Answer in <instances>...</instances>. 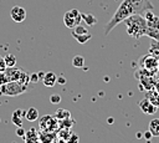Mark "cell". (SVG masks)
<instances>
[{"label":"cell","mask_w":159,"mask_h":143,"mask_svg":"<svg viewBox=\"0 0 159 143\" xmlns=\"http://www.w3.org/2000/svg\"><path fill=\"white\" fill-rule=\"evenodd\" d=\"M133 14H137V11H135V7L132 4V1L130 0H123L120 2V5L118 6V9L116 10V12L112 15V17L104 25V35H108L118 24L123 22L127 17H129Z\"/></svg>","instance_id":"cell-1"},{"label":"cell","mask_w":159,"mask_h":143,"mask_svg":"<svg viewBox=\"0 0 159 143\" xmlns=\"http://www.w3.org/2000/svg\"><path fill=\"white\" fill-rule=\"evenodd\" d=\"M127 27V34L134 39H140L147 34V20L140 14H133L124 21Z\"/></svg>","instance_id":"cell-2"},{"label":"cell","mask_w":159,"mask_h":143,"mask_svg":"<svg viewBox=\"0 0 159 143\" xmlns=\"http://www.w3.org/2000/svg\"><path fill=\"white\" fill-rule=\"evenodd\" d=\"M1 88H2V95L15 97V96L25 93L27 91V85L21 83L20 81H9L1 85Z\"/></svg>","instance_id":"cell-3"},{"label":"cell","mask_w":159,"mask_h":143,"mask_svg":"<svg viewBox=\"0 0 159 143\" xmlns=\"http://www.w3.org/2000/svg\"><path fill=\"white\" fill-rule=\"evenodd\" d=\"M81 21H82V16L77 9H71L68 11H66L63 15V24L68 29H73L76 25L81 24Z\"/></svg>","instance_id":"cell-4"},{"label":"cell","mask_w":159,"mask_h":143,"mask_svg":"<svg viewBox=\"0 0 159 143\" xmlns=\"http://www.w3.org/2000/svg\"><path fill=\"white\" fill-rule=\"evenodd\" d=\"M145 36H149L152 40L159 41V16L154 15V17L149 21H147V34Z\"/></svg>","instance_id":"cell-5"},{"label":"cell","mask_w":159,"mask_h":143,"mask_svg":"<svg viewBox=\"0 0 159 143\" xmlns=\"http://www.w3.org/2000/svg\"><path fill=\"white\" fill-rule=\"evenodd\" d=\"M58 124H60V122H58L55 117L48 116V114L43 116V117L40 119V128H41V131H50V132H53V131L58 127Z\"/></svg>","instance_id":"cell-6"},{"label":"cell","mask_w":159,"mask_h":143,"mask_svg":"<svg viewBox=\"0 0 159 143\" xmlns=\"http://www.w3.org/2000/svg\"><path fill=\"white\" fill-rule=\"evenodd\" d=\"M140 58H142L140 60V63H142V66H143L144 70H148V71H153L154 72L158 68V66H159L158 58L155 56H153L152 53L145 55V56H143Z\"/></svg>","instance_id":"cell-7"},{"label":"cell","mask_w":159,"mask_h":143,"mask_svg":"<svg viewBox=\"0 0 159 143\" xmlns=\"http://www.w3.org/2000/svg\"><path fill=\"white\" fill-rule=\"evenodd\" d=\"M10 16L15 22H22L26 19V10L22 6H12L10 10Z\"/></svg>","instance_id":"cell-8"},{"label":"cell","mask_w":159,"mask_h":143,"mask_svg":"<svg viewBox=\"0 0 159 143\" xmlns=\"http://www.w3.org/2000/svg\"><path fill=\"white\" fill-rule=\"evenodd\" d=\"M138 106H139L140 111H142L143 113H145V114H154V113L158 111V107H155L147 97L143 98L142 101H139Z\"/></svg>","instance_id":"cell-9"},{"label":"cell","mask_w":159,"mask_h":143,"mask_svg":"<svg viewBox=\"0 0 159 143\" xmlns=\"http://www.w3.org/2000/svg\"><path fill=\"white\" fill-rule=\"evenodd\" d=\"M39 142L40 143H55L56 133L50 132V131H41L39 132Z\"/></svg>","instance_id":"cell-10"},{"label":"cell","mask_w":159,"mask_h":143,"mask_svg":"<svg viewBox=\"0 0 159 143\" xmlns=\"http://www.w3.org/2000/svg\"><path fill=\"white\" fill-rule=\"evenodd\" d=\"M41 81H42V83L46 87H53L56 85V82H57V76L53 72L50 71V72H46L45 73V76H43V78Z\"/></svg>","instance_id":"cell-11"},{"label":"cell","mask_w":159,"mask_h":143,"mask_svg":"<svg viewBox=\"0 0 159 143\" xmlns=\"http://www.w3.org/2000/svg\"><path fill=\"white\" fill-rule=\"evenodd\" d=\"M25 113H26V111H21V109H16V111L12 113L11 121H12V123H14L16 127H21V126H22V119H21V117L25 116Z\"/></svg>","instance_id":"cell-12"},{"label":"cell","mask_w":159,"mask_h":143,"mask_svg":"<svg viewBox=\"0 0 159 143\" xmlns=\"http://www.w3.org/2000/svg\"><path fill=\"white\" fill-rule=\"evenodd\" d=\"M148 129L152 132L153 137H159V118H153L149 122Z\"/></svg>","instance_id":"cell-13"},{"label":"cell","mask_w":159,"mask_h":143,"mask_svg":"<svg viewBox=\"0 0 159 143\" xmlns=\"http://www.w3.org/2000/svg\"><path fill=\"white\" fill-rule=\"evenodd\" d=\"M155 107H159V92H157L154 88H152V91L149 90V92H147L145 96Z\"/></svg>","instance_id":"cell-14"},{"label":"cell","mask_w":159,"mask_h":143,"mask_svg":"<svg viewBox=\"0 0 159 143\" xmlns=\"http://www.w3.org/2000/svg\"><path fill=\"white\" fill-rule=\"evenodd\" d=\"M25 118L29 121V122H34L36 119H39V111L35 108V107H30L26 113H25Z\"/></svg>","instance_id":"cell-15"},{"label":"cell","mask_w":159,"mask_h":143,"mask_svg":"<svg viewBox=\"0 0 159 143\" xmlns=\"http://www.w3.org/2000/svg\"><path fill=\"white\" fill-rule=\"evenodd\" d=\"M71 35H72V37L76 39V41H77L78 44H86L89 39H92V34H89V32H87V34H82V35L71 32Z\"/></svg>","instance_id":"cell-16"},{"label":"cell","mask_w":159,"mask_h":143,"mask_svg":"<svg viewBox=\"0 0 159 143\" xmlns=\"http://www.w3.org/2000/svg\"><path fill=\"white\" fill-rule=\"evenodd\" d=\"M81 16H82V20H83L88 26H93V25L97 24V19H96V16L92 15V14H82V12H81Z\"/></svg>","instance_id":"cell-17"},{"label":"cell","mask_w":159,"mask_h":143,"mask_svg":"<svg viewBox=\"0 0 159 143\" xmlns=\"http://www.w3.org/2000/svg\"><path fill=\"white\" fill-rule=\"evenodd\" d=\"M55 118L57 121H63V119H67V118H71V114L67 109H57L56 113H55Z\"/></svg>","instance_id":"cell-18"},{"label":"cell","mask_w":159,"mask_h":143,"mask_svg":"<svg viewBox=\"0 0 159 143\" xmlns=\"http://www.w3.org/2000/svg\"><path fill=\"white\" fill-rule=\"evenodd\" d=\"M4 60L6 63V67H12L16 65V56L14 53H6L4 56Z\"/></svg>","instance_id":"cell-19"},{"label":"cell","mask_w":159,"mask_h":143,"mask_svg":"<svg viewBox=\"0 0 159 143\" xmlns=\"http://www.w3.org/2000/svg\"><path fill=\"white\" fill-rule=\"evenodd\" d=\"M72 66H75V67H77V68L83 67V66H84V58H83V56L76 55V56L72 58Z\"/></svg>","instance_id":"cell-20"},{"label":"cell","mask_w":159,"mask_h":143,"mask_svg":"<svg viewBox=\"0 0 159 143\" xmlns=\"http://www.w3.org/2000/svg\"><path fill=\"white\" fill-rule=\"evenodd\" d=\"M67 143H80V137L76 133H71L70 137L66 139Z\"/></svg>","instance_id":"cell-21"},{"label":"cell","mask_w":159,"mask_h":143,"mask_svg":"<svg viewBox=\"0 0 159 143\" xmlns=\"http://www.w3.org/2000/svg\"><path fill=\"white\" fill-rule=\"evenodd\" d=\"M72 132L70 131V128H62V131L60 132V138H63V139H67L68 137H70V134H71Z\"/></svg>","instance_id":"cell-22"},{"label":"cell","mask_w":159,"mask_h":143,"mask_svg":"<svg viewBox=\"0 0 159 143\" xmlns=\"http://www.w3.org/2000/svg\"><path fill=\"white\" fill-rule=\"evenodd\" d=\"M50 102H51V103H53V104L60 103V102H61V96H60V95H57V93L51 95V96H50Z\"/></svg>","instance_id":"cell-23"},{"label":"cell","mask_w":159,"mask_h":143,"mask_svg":"<svg viewBox=\"0 0 159 143\" xmlns=\"http://www.w3.org/2000/svg\"><path fill=\"white\" fill-rule=\"evenodd\" d=\"M9 81H10V80H9L7 75L5 73V71L0 72V85H4V83H6V82H9Z\"/></svg>","instance_id":"cell-24"},{"label":"cell","mask_w":159,"mask_h":143,"mask_svg":"<svg viewBox=\"0 0 159 143\" xmlns=\"http://www.w3.org/2000/svg\"><path fill=\"white\" fill-rule=\"evenodd\" d=\"M25 129L22 128V126L21 127H17L16 128V136H19V137H21V138H24V136H25Z\"/></svg>","instance_id":"cell-25"},{"label":"cell","mask_w":159,"mask_h":143,"mask_svg":"<svg viewBox=\"0 0 159 143\" xmlns=\"http://www.w3.org/2000/svg\"><path fill=\"white\" fill-rule=\"evenodd\" d=\"M39 81H40V78H39V75H37V73H31V75H30V82L36 83V82H39Z\"/></svg>","instance_id":"cell-26"},{"label":"cell","mask_w":159,"mask_h":143,"mask_svg":"<svg viewBox=\"0 0 159 143\" xmlns=\"http://www.w3.org/2000/svg\"><path fill=\"white\" fill-rule=\"evenodd\" d=\"M143 137H144L145 141H150V139L153 138V134H152V132L148 129V131H145V132L143 133Z\"/></svg>","instance_id":"cell-27"},{"label":"cell","mask_w":159,"mask_h":143,"mask_svg":"<svg viewBox=\"0 0 159 143\" xmlns=\"http://www.w3.org/2000/svg\"><path fill=\"white\" fill-rule=\"evenodd\" d=\"M6 70V63H5V60L2 56H0V72L5 71Z\"/></svg>","instance_id":"cell-28"},{"label":"cell","mask_w":159,"mask_h":143,"mask_svg":"<svg viewBox=\"0 0 159 143\" xmlns=\"http://www.w3.org/2000/svg\"><path fill=\"white\" fill-rule=\"evenodd\" d=\"M57 82H58V83H61V85H65V83H66V78H65L63 76L57 77Z\"/></svg>","instance_id":"cell-29"},{"label":"cell","mask_w":159,"mask_h":143,"mask_svg":"<svg viewBox=\"0 0 159 143\" xmlns=\"http://www.w3.org/2000/svg\"><path fill=\"white\" fill-rule=\"evenodd\" d=\"M55 143H67L66 142V139H63V138H56V142Z\"/></svg>","instance_id":"cell-30"},{"label":"cell","mask_w":159,"mask_h":143,"mask_svg":"<svg viewBox=\"0 0 159 143\" xmlns=\"http://www.w3.org/2000/svg\"><path fill=\"white\" fill-rule=\"evenodd\" d=\"M37 75H39V78H40V80H42V78H43V76H45V73H43V72H37Z\"/></svg>","instance_id":"cell-31"},{"label":"cell","mask_w":159,"mask_h":143,"mask_svg":"<svg viewBox=\"0 0 159 143\" xmlns=\"http://www.w3.org/2000/svg\"><path fill=\"white\" fill-rule=\"evenodd\" d=\"M107 122H108V123H113V122H114V119H113L112 117H109V118L107 119Z\"/></svg>","instance_id":"cell-32"},{"label":"cell","mask_w":159,"mask_h":143,"mask_svg":"<svg viewBox=\"0 0 159 143\" xmlns=\"http://www.w3.org/2000/svg\"><path fill=\"white\" fill-rule=\"evenodd\" d=\"M154 87H155V88H154V90H155V91H157V92H159V83H157V85H155V86H154Z\"/></svg>","instance_id":"cell-33"},{"label":"cell","mask_w":159,"mask_h":143,"mask_svg":"<svg viewBox=\"0 0 159 143\" xmlns=\"http://www.w3.org/2000/svg\"><path fill=\"white\" fill-rule=\"evenodd\" d=\"M2 95V88H1V85H0V96Z\"/></svg>","instance_id":"cell-34"},{"label":"cell","mask_w":159,"mask_h":143,"mask_svg":"<svg viewBox=\"0 0 159 143\" xmlns=\"http://www.w3.org/2000/svg\"><path fill=\"white\" fill-rule=\"evenodd\" d=\"M0 121H1V119H0Z\"/></svg>","instance_id":"cell-35"}]
</instances>
